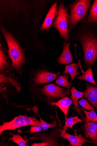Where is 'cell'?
I'll return each mask as SVG.
<instances>
[{
    "instance_id": "6da1fadb",
    "label": "cell",
    "mask_w": 97,
    "mask_h": 146,
    "mask_svg": "<svg viewBox=\"0 0 97 146\" xmlns=\"http://www.w3.org/2000/svg\"><path fill=\"white\" fill-rule=\"evenodd\" d=\"M70 36L81 45L86 65L94 66L97 60V26L80 23Z\"/></svg>"
},
{
    "instance_id": "7a4b0ae2",
    "label": "cell",
    "mask_w": 97,
    "mask_h": 146,
    "mask_svg": "<svg viewBox=\"0 0 97 146\" xmlns=\"http://www.w3.org/2000/svg\"><path fill=\"white\" fill-rule=\"evenodd\" d=\"M1 29L8 47V53L12 62L13 68L19 74L25 63V56L23 48L16 39L1 25Z\"/></svg>"
},
{
    "instance_id": "3957f363",
    "label": "cell",
    "mask_w": 97,
    "mask_h": 146,
    "mask_svg": "<svg viewBox=\"0 0 97 146\" xmlns=\"http://www.w3.org/2000/svg\"><path fill=\"white\" fill-rule=\"evenodd\" d=\"M90 0H77L68 6L70 13L68 19L69 32L70 35L73 30L81 20L84 19L88 14Z\"/></svg>"
},
{
    "instance_id": "277c9868",
    "label": "cell",
    "mask_w": 97,
    "mask_h": 146,
    "mask_svg": "<svg viewBox=\"0 0 97 146\" xmlns=\"http://www.w3.org/2000/svg\"><path fill=\"white\" fill-rule=\"evenodd\" d=\"M68 8L62 2H60L57 15L54 21L52 27L55 28L59 32L61 36L63 38L65 42H69L68 19Z\"/></svg>"
},
{
    "instance_id": "5b68a950",
    "label": "cell",
    "mask_w": 97,
    "mask_h": 146,
    "mask_svg": "<svg viewBox=\"0 0 97 146\" xmlns=\"http://www.w3.org/2000/svg\"><path fill=\"white\" fill-rule=\"evenodd\" d=\"M41 126L40 121L35 117L20 115L15 117L11 121L4 122L0 126V135L7 130H13L20 127L27 126Z\"/></svg>"
},
{
    "instance_id": "8992f818",
    "label": "cell",
    "mask_w": 97,
    "mask_h": 146,
    "mask_svg": "<svg viewBox=\"0 0 97 146\" xmlns=\"http://www.w3.org/2000/svg\"><path fill=\"white\" fill-rule=\"evenodd\" d=\"M41 91L50 100L63 98L70 93V90H66L52 84L44 86Z\"/></svg>"
},
{
    "instance_id": "52a82bcc",
    "label": "cell",
    "mask_w": 97,
    "mask_h": 146,
    "mask_svg": "<svg viewBox=\"0 0 97 146\" xmlns=\"http://www.w3.org/2000/svg\"><path fill=\"white\" fill-rule=\"evenodd\" d=\"M59 129L57 131L53 132L52 133L48 135L41 133H35L33 134V137L31 139H40L42 140V142L40 143H34L32 146H59L58 139L61 135H59Z\"/></svg>"
},
{
    "instance_id": "ba28073f",
    "label": "cell",
    "mask_w": 97,
    "mask_h": 146,
    "mask_svg": "<svg viewBox=\"0 0 97 146\" xmlns=\"http://www.w3.org/2000/svg\"><path fill=\"white\" fill-rule=\"evenodd\" d=\"M60 74L59 72L53 73L44 70L38 71L32 78V85L36 87L40 84L51 82L57 79Z\"/></svg>"
},
{
    "instance_id": "9c48e42d",
    "label": "cell",
    "mask_w": 97,
    "mask_h": 146,
    "mask_svg": "<svg viewBox=\"0 0 97 146\" xmlns=\"http://www.w3.org/2000/svg\"><path fill=\"white\" fill-rule=\"evenodd\" d=\"M84 125L83 127L86 138H89L93 143L97 145V123L88 121L86 117L82 116Z\"/></svg>"
},
{
    "instance_id": "30bf717a",
    "label": "cell",
    "mask_w": 97,
    "mask_h": 146,
    "mask_svg": "<svg viewBox=\"0 0 97 146\" xmlns=\"http://www.w3.org/2000/svg\"><path fill=\"white\" fill-rule=\"evenodd\" d=\"M57 3L55 2L49 9L45 19L40 28L41 31H45L49 29L54 19L58 14Z\"/></svg>"
},
{
    "instance_id": "8fae6325",
    "label": "cell",
    "mask_w": 97,
    "mask_h": 146,
    "mask_svg": "<svg viewBox=\"0 0 97 146\" xmlns=\"http://www.w3.org/2000/svg\"><path fill=\"white\" fill-rule=\"evenodd\" d=\"M60 133L61 138L68 141L70 142V145L72 146H82L83 144L87 142L93 143L92 141L87 140L81 135H72L66 131Z\"/></svg>"
},
{
    "instance_id": "7c38bea8",
    "label": "cell",
    "mask_w": 97,
    "mask_h": 146,
    "mask_svg": "<svg viewBox=\"0 0 97 146\" xmlns=\"http://www.w3.org/2000/svg\"><path fill=\"white\" fill-rule=\"evenodd\" d=\"M86 88L84 96L97 111V87L86 82Z\"/></svg>"
},
{
    "instance_id": "4fadbf2b",
    "label": "cell",
    "mask_w": 97,
    "mask_h": 146,
    "mask_svg": "<svg viewBox=\"0 0 97 146\" xmlns=\"http://www.w3.org/2000/svg\"><path fill=\"white\" fill-rule=\"evenodd\" d=\"M71 42H65L63 44V49L61 55L57 59V62L60 64H66L73 62L74 56L71 54L70 49Z\"/></svg>"
},
{
    "instance_id": "5bb4252c",
    "label": "cell",
    "mask_w": 97,
    "mask_h": 146,
    "mask_svg": "<svg viewBox=\"0 0 97 146\" xmlns=\"http://www.w3.org/2000/svg\"><path fill=\"white\" fill-rule=\"evenodd\" d=\"M80 23L97 26V0L94 1L88 16Z\"/></svg>"
},
{
    "instance_id": "9a60e30c",
    "label": "cell",
    "mask_w": 97,
    "mask_h": 146,
    "mask_svg": "<svg viewBox=\"0 0 97 146\" xmlns=\"http://www.w3.org/2000/svg\"><path fill=\"white\" fill-rule=\"evenodd\" d=\"M73 101L70 98L65 97L63 98L57 102H51L49 103L52 106H56L58 107L63 113L65 118V124L67 120V114L69 107L73 104Z\"/></svg>"
},
{
    "instance_id": "2e32d148",
    "label": "cell",
    "mask_w": 97,
    "mask_h": 146,
    "mask_svg": "<svg viewBox=\"0 0 97 146\" xmlns=\"http://www.w3.org/2000/svg\"><path fill=\"white\" fill-rule=\"evenodd\" d=\"M71 98L74 104V110L79 111L78 102L79 99L82 98L84 95V92L78 91L75 87L74 86L72 88L71 90Z\"/></svg>"
},
{
    "instance_id": "e0dca14e",
    "label": "cell",
    "mask_w": 97,
    "mask_h": 146,
    "mask_svg": "<svg viewBox=\"0 0 97 146\" xmlns=\"http://www.w3.org/2000/svg\"><path fill=\"white\" fill-rule=\"evenodd\" d=\"M79 67L77 64L73 63L65 66V69L63 73V74H68L71 77V81H73L76 76L79 74L80 73L77 71Z\"/></svg>"
},
{
    "instance_id": "ac0fdd59",
    "label": "cell",
    "mask_w": 97,
    "mask_h": 146,
    "mask_svg": "<svg viewBox=\"0 0 97 146\" xmlns=\"http://www.w3.org/2000/svg\"><path fill=\"white\" fill-rule=\"evenodd\" d=\"M0 83H6L10 84L13 86L15 87L18 92H20L21 87L20 84L17 81L14 79L12 78L11 76L6 77L1 73L0 75Z\"/></svg>"
},
{
    "instance_id": "d6986e66",
    "label": "cell",
    "mask_w": 97,
    "mask_h": 146,
    "mask_svg": "<svg viewBox=\"0 0 97 146\" xmlns=\"http://www.w3.org/2000/svg\"><path fill=\"white\" fill-rule=\"evenodd\" d=\"M77 79L88 82L97 87V84L95 82L93 76V72L90 67H88L86 71L77 78Z\"/></svg>"
},
{
    "instance_id": "ffe728a7",
    "label": "cell",
    "mask_w": 97,
    "mask_h": 146,
    "mask_svg": "<svg viewBox=\"0 0 97 146\" xmlns=\"http://www.w3.org/2000/svg\"><path fill=\"white\" fill-rule=\"evenodd\" d=\"M83 120L80 119L78 115L74 117L67 118V122L63 129H59L60 133H64L66 131L68 128H70L73 129V127L76 124L82 123Z\"/></svg>"
},
{
    "instance_id": "44dd1931",
    "label": "cell",
    "mask_w": 97,
    "mask_h": 146,
    "mask_svg": "<svg viewBox=\"0 0 97 146\" xmlns=\"http://www.w3.org/2000/svg\"><path fill=\"white\" fill-rule=\"evenodd\" d=\"M0 70L3 72L9 68V65L7 57L3 49H0Z\"/></svg>"
},
{
    "instance_id": "7402d4cb",
    "label": "cell",
    "mask_w": 97,
    "mask_h": 146,
    "mask_svg": "<svg viewBox=\"0 0 97 146\" xmlns=\"http://www.w3.org/2000/svg\"><path fill=\"white\" fill-rule=\"evenodd\" d=\"M69 75L67 74L64 75H61L55 82L58 85L66 88H70L71 87L72 83L69 82Z\"/></svg>"
},
{
    "instance_id": "603a6c76",
    "label": "cell",
    "mask_w": 97,
    "mask_h": 146,
    "mask_svg": "<svg viewBox=\"0 0 97 146\" xmlns=\"http://www.w3.org/2000/svg\"><path fill=\"white\" fill-rule=\"evenodd\" d=\"M13 137L9 138V139L11 140L13 142L18 144L19 146H29L26 145L28 143V140H24L22 137L20 135V134L15 135L12 134Z\"/></svg>"
},
{
    "instance_id": "cb8c5ba5",
    "label": "cell",
    "mask_w": 97,
    "mask_h": 146,
    "mask_svg": "<svg viewBox=\"0 0 97 146\" xmlns=\"http://www.w3.org/2000/svg\"><path fill=\"white\" fill-rule=\"evenodd\" d=\"M81 110L84 112L86 116V120L88 121L97 123V114L94 110L90 111H86L81 108Z\"/></svg>"
},
{
    "instance_id": "d4e9b609",
    "label": "cell",
    "mask_w": 97,
    "mask_h": 146,
    "mask_svg": "<svg viewBox=\"0 0 97 146\" xmlns=\"http://www.w3.org/2000/svg\"><path fill=\"white\" fill-rule=\"evenodd\" d=\"M39 117L40 118V122L41 123V126L44 131L50 128L56 127L58 125L57 123L55 121H54L53 123H49L44 121L39 115Z\"/></svg>"
},
{
    "instance_id": "484cf974",
    "label": "cell",
    "mask_w": 97,
    "mask_h": 146,
    "mask_svg": "<svg viewBox=\"0 0 97 146\" xmlns=\"http://www.w3.org/2000/svg\"><path fill=\"white\" fill-rule=\"evenodd\" d=\"M78 103L83 109L89 111L94 110L93 107L86 100L84 99H82L78 101Z\"/></svg>"
},
{
    "instance_id": "4316f807",
    "label": "cell",
    "mask_w": 97,
    "mask_h": 146,
    "mask_svg": "<svg viewBox=\"0 0 97 146\" xmlns=\"http://www.w3.org/2000/svg\"><path fill=\"white\" fill-rule=\"evenodd\" d=\"M42 128L41 126H32L31 127L30 130L29 131H28L27 133H30L32 134L38 132L42 130Z\"/></svg>"
},
{
    "instance_id": "83f0119b",
    "label": "cell",
    "mask_w": 97,
    "mask_h": 146,
    "mask_svg": "<svg viewBox=\"0 0 97 146\" xmlns=\"http://www.w3.org/2000/svg\"><path fill=\"white\" fill-rule=\"evenodd\" d=\"M97 71V70H96Z\"/></svg>"
}]
</instances>
